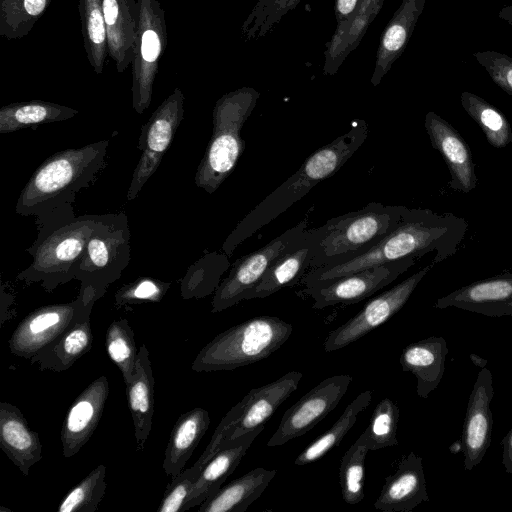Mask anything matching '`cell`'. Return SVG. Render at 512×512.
Masks as SVG:
<instances>
[{
  "mask_svg": "<svg viewBox=\"0 0 512 512\" xmlns=\"http://www.w3.org/2000/svg\"><path fill=\"white\" fill-rule=\"evenodd\" d=\"M467 230V221L453 213L403 206L398 224L377 244L343 263L308 269L300 284L312 287L391 261L420 259L432 252L435 265L456 254Z\"/></svg>",
  "mask_w": 512,
  "mask_h": 512,
  "instance_id": "obj_1",
  "label": "cell"
},
{
  "mask_svg": "<svg viewBox=\"0 0 512 512\" xmlns=\"http://www.w3.org/2000/svg\"><path fill=\"white\" fill-rule=\"evenodd\" d=\"M367 136V123L356 119L349 130L307 157L292 176L236 225L222 246L224 253L231 256L239 244L276 219L319 182L333 176L365 142Z\"/></svg>",
  "mask_w": 512,
  "mask_h": 512,
  "instance_id": "obj_2",
  "label": "cell"
},
{
  "mask_svg": "<svg viewBox=\"0 0 512 512\" xmlns=\"http://www.w3.org/2000/svg\"><path fill=\"white\" fill-rule=\"evenodd\" d=\"M109 140L54 153L42 162L23 187L15 211L40 216L73 205L76 195L93 185L106 166Z\"/></svg>",
  "mask_w": 512,
  "mask_h": 512,
  "instance_id": "obj_3",
  "label": "cell"
},
{
  "mask_svg": "<svg viewBox=\"0 0 512 512\" xmlns=\"http://www.w3.org/2000/svg\"><path fill=\"white\" fill-rule=\"evenodd\" d=\"M100 219L101 214H85L38 227L35 241L26 249L32 262L16 279L40 283L47 292L73 280L74 269Z\"/></svg>",
  "mask_w": 512,
  "mask_h": 512,
  "instance_id": "obj_4",
  "label": "cell"
},
{
  "mask_svg": "<svg viewBox=\"0 0 512 512\" xmlns=\"http://www.w3.org/2000/svg\"><path fill=\"white\" fill-rule=\"evenodd\" d=\"M259 97L254 88L242 87L216 101L212 135L195 175L198 188L212 194L233 172L245 149L241 130Z\"/></svg>",
  "mask_w": 512,
  "mask_h": 512,
  "instance_id": "obj_5",
  "label": "cell"
},
{
  "mask_svg": "<svg viewBox=\"0 0 512 512\" xmlns=\"http://www.w3.org/2000/svg\"><path fill=\"white\" fill-rule=\"evenodd\" d=\"M402 208L370 202L315 228L318 240L309 269L334 266L369 250L398 224Z\"/></svg>",
  "mask_w": 512,
  "mask_h": 512,
  "instance_id": "obj_6",
  "label": "cell"
},
{
  "mask_svg": "<svg viewBox=\"0 0 512 512\" xmlns=\"http://www.w3.org/2000/svg\"><path fill=\"white\" fill-rule=\"evenodd\" d=\"M291 324L275 316H258L216 335L195 357V372L234 370L261 361L290 337Z\"/></svg>",
  "mask_w": 512,
  "mask_h": 512,
  "instance_id": "obj_7",
  "label": "cell"
},
{
  "mask_svg": "<svg viewBox=\"0 0 512 512\" xmlns=\"http://www.w3.org/2000/svg\"><path fill=\"white\" fill-rule=\"evenodd\" d=\"M130 228L124 212L101 214L73 272L80 290L94 292L99 300L130 262Z\"/></svg>",
  "mask_w": 512,
  "mask_h": 512,
  "instance_id": "obj_8",
  "label": "cell"
},
{
  "mask_svg": "<svg viewBox=\"0 0 512 512\" xmlns=\"http://www.w3.org/2000/svg\"><path fill=\"white\" fill-rule=\"evenodd\" d=\"M303 374L291 371L273 382L251 389L221 419L204 452L192 466L198 473L220 449L265 424L298 388Z\"/></svg>",
  "mask_w": 512,
  "mask_h": 512,
  "instance_id": "obj_9",
  "label": "cell"
},
{
  "mask_svg": "<svg viewBox=\"0 0 512 512\" xmlns=\"http://www.w3.org/2000/svg\"><path fill=\"white\" fill-rule=\"evenodd\" d=\"M96 301L93 292L80 290L71 302L45 305L33 310L12 332L8 340L10 352L30 360L76 323L90 318Z\"/></svg>",
  "mask_w": 512,
  "mask_h": 512,
  "instance_id": "obj_10",
  "label": "cell"
},
{
  "mask_svg": "<svg viewBox=\"0 0 512 512\" xmlns=\"http://www.w3.org/2000/svg\"><path fill=\"white\" fill-rule=\"evenodd\" d=\"M138 27L132 61V106L142 114L151 104L159 63L167 46V26L159 0H137Z\"/></svg>",
  "mask_w": 512,
  "mask_h": 512,
  "instance_id": "obj_11",
  "label": "cell"
},
{
  "mask_svg": "<svg viewBox=\"0 0 512 512\" xmlns=\"http://www.w3.org/2000/svg\"><path fill=\"white\" fill-rule=\"evenodd\" d=\"M306 229L307 221L303 220L261 248L237 259L214 291L211 312H221L244 300L245 294L258 284L270 265L299 244Z\"/></svg>",
  "mask_w": 512,
  "mask_h": 512,
  "instance_id": "obj_12",
  "label": "cell"
},
{
  "mask_svg": "<svg viewBox=\"0 0 512 512\" xmlns=\"http://www.w3.org/2000/svg\"><path fill=\"white\" fill-rule=\"evenodd\" d=\"M184 102L182 90L175 88L142 125L137 144L142 153L133 171L127 200L135 199L158 169L184 118Z\"/></svg>",
  "mask_w": 512,
  "mask_h": 512,
  "instance_id": "obj_13",
  "label": "cell"
},
{
  "mask_svg": "<svg viewBox=\"0 0 512 512\" xmlns=\"http://www.w3.org/2000/svg\"><path fill=\"white\" fill-rule=\"evenodd\" d=\"M417 260L409 257L369 267L312 287H305L297 294L310 297L314 309H324L337 304H354L392 283Z\"/></svg>",
  "mask_w": 512,
  "mask_h": 512,
  "instance_id": "obj_14",
  "label": "cell"
},
{
  "mask_svg": "<svg viewBox=\"0 0 512 512\" xmlns=\"http://www.w3.org/2000/svg\"><path fill=\"white\" fill-rule=\"evenodd\" d=\"M433 266V263L425 266L368 301L355 316L329 332L323 343L324 351L333 352L342 349L387 322L406 304L420 281Z\"/></svg>",
  "mask_w": 512,
  "mask_h": 512,
  "instance_id": "obj_15",
  "label": "cell"
},
{
  "mask_svg": "<svg viewBox=\"0 0 512 512\" xmlns=\"http://www.w3.org/2000/svg\"><path fill=\"white\" fill-rule=\"evenodd\" d=\"M352 380L347 374L322 380L284 412L267 446L283 445L313 429L338 405Z\"/></svg>",
  "mask_w": 512,
  "mask_h": 512,
  "instance_id": "obj_16",
  "label": "cell"
},
{
  "mask_svg": "<svg viewBox=\"0 0 512 512\" xmlns=\"http://www.w3.org/2000/svg\"><path fill=\"white\" fill-rule=\"evenodd\" d=\"M493 396L492 374L484 367L479 371L469 395L463 423L461 442L466 471L480 464L490 447L493 424L490 403Z\"/></svg>",
  "mask_w": 512,
  "mask_h": 512,
  "instance_id": "obj_17",
  "label": "cell"
},
{
  "mask_svg": "<svg viewBox=\"0 0 512 512\" xmlns=\"http://www.w3.org/2000/svg\"><path fill=\"white\" fill-rule=\"evenodd\" d=\"M108 394V379L102 375L91 382L71 404L60 434L64 457L74 456L90 440L102 417Z\"/></svg>",
  "mask_w": 512,
  "mask_h": 512,
  "instance_id": "obj_18",
  "label": "cell"
},
{
  "mask_svg": "<svg viewBox=\"0 0 512 512\" xmlns=\"http://www.w3.org/2000/svg\"><path fill=\"white\" fill-rule=\"evenodd\" d=\"M424 127L433 148L439 151L450 171L449 187L463 193L473 190L477 184L475 164L465 139L433 111L425 115Z\"/></svg>",
  "mask_w": 512,
  "mask_h": 512,
  "instance_id": "obj_19",
  "label": "cell"
},
{
  "mask_svg": "<svg viewBox=\"0 0 512 512\" xmlns=\"http://www.w3.org/2000/svg\"><path fill=\"white\" fill-rule=\"evenodd\" d=\"M455 307L489 317L512 316V273L463 286L436 300L434 308Z\"/></svg>",
  "mask_w": 512,
  "mask_h": 512,
  "instance_id": "obj_20",
  "label": "cell"
},
{
  "mask_svg": "<svg viewBox=\"0 0 512 512\" xmlns=\"http://www.w3.org/2000/svg\"><path fill=\"white\" fill-rule=\"evenodd\" d=\"M428 500L422 457L411 451L385 478L374 507L385 512H409Z\"/></svg>",
  "mask_w": 512,
  "mask_h": 512,
  "instance_id": "obj_21",
  "label": "cell"
},
{
  "mask_svg": "<svg viewBox=\"0 0 512 512\" xmlns=\"http://www.w3.org/2000/svg\"><path fill=\"white\" fill-rule=\"evenodd\" d=\"M317 240L315 228H307L299 244L270 265L258 284L245 294L244 300L265 298L282 288L300 284L303 275L310 268Z\"/></svg>",
  "mask_w": 512,
  "mask_h": 512,
  "instance_id": "obj_22",
  "label": "cell"
},
{
  "mask_svg": "<svg viewBox=\"0 0 512 512\" xmlns=\"http://www.w3.org/2000/svg\"><path fill=\"white\" fill-rule=\"evenodd\" d=\"M0 446L24 476L42 458V444L20 409L8 402L0 403Z\"/></svg>",
  "mask_w": 512,
  "mask_h": 512,
  "instance_id": "obj_23",
  "label": "cell"
},
{
  "mask_svg": "<svg viewBox=\"0 0 512 512\" xmlns=\"http://www.w3.org/2000/svg\"><path fill=\"white\" fill-rule=\"evenodd\" d=\"M426 0H402L399 8L386 25L376 53L371 84L376 87L402 55L424 10Z\"/></svg>",
  "mask_w": 512,
  "mask_h": 512,
  "instance_id": "obj_24",
  "label": "cell"
},
{
  "mask_svg": "<svg viewBox=\"0 0 512 512\" xmlns=\"http://www.w3.org/2000/svg\"><path fill=\"white\" fill-rule=\"evenodd\" d=\"M264 425L218 450L200 471L185 504V511L200 505L214 494L235 471Z\"/></svg>",
  "mask_w": 512,
  "mask_h": 512,
  "instance_id": "obj_25",
  "label": "cell"
},
{
  "mask_svg": "<svg viewBox=\"0 0 512 512\" xmlns=\"http://www.w3.org/2000/svg\"><path fill=\"white\" fill-rule=\"evenodd\" d=\"M448 355L446 340L430 336L407 345L400 356L402 370L412 373L416 380V393L426 399L440 384Z\"/></svg>",
  "mask_w": 512,
  "mask_h": 512,
  "instance_id": "obj_26",
  "label": "cell"
},
{
  "mask_svg": "<svg viewBox=\"0 0 512 512\" xmlns=\"http://www.w3.org/2000/svg\"><path fill=\"white\" fill-rule=\"evenodd\" d=\"M383 3L384 0H359L353 13L337 24L324 51L325 75L333 76L338 72L347 56L358 47Z\"/></svg>",
  "mask_w": 512,
  "mask_h": 512,
  "instance_id": "obj_27",
  "label": "cell"
},
{
  "mask_svg": "<svg viewBox=\"0 0 512 512\" xmlns=\"http://www.w3.org/2000/svg\"><path fill=\"white\" fill-rule=\"evenodd\" d=\"M107 29L108 54L119 73L124 72L134 57L138 27L137 0H102Z\"/></svg>",
  "mask_w": 512,
  "mask_h": 512,
  "instance_id": "obj_28",
  "label": "cell"
},
{
  "mask_svg": "<svg viewBox=\"0 0 512 512\" xmlns=\"http://www.w3.org/2000/svg\"><path fill=\"white\" fill-rule=\"evenodd\" d=\"M154 387L155 379L149 351L147 346L142 344L137 355L136 375L132 382L126 385V395L134 425L137 452L144 451L145 443L152 429Z\"/></svg>",
  "mask_w": 512,
  "mask_h": 512,
  "instance_id": "obj_29",
  "label": "cell"
},
{
  "mask_svg": "<svg viewBox=\"0 0 512 512\" xmlns=\"http://www.w3.org/2000/svg\"><path fill=\"white\" fill-rule=\"evenodd\" d=\"M210 425L207 410L197 407L179 416L164 453L163 469L171 478L178 475L192 456Z\"/></svg>",
  "mask_w": 512,
  "mask_h": 512,
  "instance_id": "obj_30",
  "label": "cell"
},
{
  "mask_svg": "<svg viewBox=\"0 0 512 512\" xmlns=\"http://www.w3.org/2000/svg\"><path fill=\"white\" fill-rule=\"evenodd\" d=\"M276 470L255 468L221 486L199 505V512H245L275 477Z\"/></svg>",
  "mask_w": 512,
  "mask_h": 512,
  "instance_id": "obj_31",
  "label": "cell"
},
{
  "mask_svg": "<svg viewBox=\"0 0 512 512\" xmlns=\"http://www.w3.org/2000/svg\"><path fill=\"white\" fill-rule=\"evenodd\" d=\"M93 334L90 318L76 323L56 340L42 348L30 362L41 371L62 372L91 350Z\"/></svg>",
  "mask_w": 512,
  "mask_h": 512,
  "instance_id": "obj_32",
  "label": "cell"
},
{
  "mask_svg": "<svg viewBox=\"0 0 512 512\" xmlns=\"http://www.w3.org/2000/svg\"><path fill=\"white\" fill-rule=\"evenodd\" d=\"M78 113L79 111L74 108L43 100L11 103L0 109V133L65 121Z\"/></svg>",
  "mask_w": 512,
  "mask_h": 512,
  "instance_id": "obj_33",
  "label": "cell"
},
{
  "mask_svg": "<svg viewBox=\"0 0 512 512\" xmlns=\"http://www.w3.org/2000/svg\"><path fill=\"white\" fill-rule=\"evenodd\" d=\"M81 33L87 60L96 74L104 70L108 38L102 0H79Z\"/></svg>",
  "mask_w": 512,
  "mask_h": 512,
  "instance_id": "obj_34",
  "label": "cell"
},
{
  "mask_svg": "<svg viewBox=\"0 0 512 512\" xmlns=\"http://www.w3.org/2000/svg\"><path fill=\"white\" fill-rule=\"evenodd\" d=\"M372 401V391L361 392L345 408L333 426L309 444L295 459L297 466L310 464L322 458L330 450L339 445L344 436L356 423L360 412L365 410Z\"/></svg>",
  "mask_w": 512,
  "mask_h": 512,
  "instance_id": "obj_35",
  "label": "cell"
},
{
  "mask_svg": "<svg viewBox=\"0 0 512 512\" xmlns=\"http://www.w3.org/2000/svg\"><path fill=\"white\" fill-rule=\"evenodd\" d=\"M460 100L464 110L478 124L492 147L505 148L512 142L511 126L500 110L468 91L461 93Z\"/></svg>",
  "mask_w": 512,
  "mask_h": 512,
  "instance_id": "obj_36",
  "label": "cell"
},
{
  "mask_svg": "<svg viewBox=\"0 0 512 512\" xmlns=\"http://www.w3.org/2000/svg\"><path fill=\"white\" fill-rule=\"evenodd\" d=\"M51 0H0V36L20 40L43 16Z\"/></svg>",
  "mask_w": 512,
  "mask_h": 512,
  "instance_id": "obj_37",
  "label": "cell"
},
{
  "mask_svg": "<svg viewBox=\"0 0 512 512\" xmlns=\"http://www.w3.org/2000/svg\"><path fill=\"white\" fill-rule=\"evenodd\" d=\"M105 348L110 360L117 366L125 385L136 375L137 349L134 332L127 319L110 323L105 334Z\"/></svg>",
  "mask_w": 512,
  "mask_h": 512,
  "instance_id": "obj_38",
  "label": "cell"
},
{
  "mask_svg": "<svg viewBox=\"0 0 512 512\" xmlns=\"http://www.w3.org/2000/svg\"><path fill=\"white\" fill-rule=\"evenodd\" d=\"M399 407L390 398H384L374 408L369 424L355 441L369 450H379L398 445L397 427Z\"/></svg>",
  "mask_w": 512,
  "mask_h": 512,
  "instance_id": "obj_39",
  "label": "cell"
},
{
  "mask_svg": "<svg viewBox=\"0 0 512 512\" xmlns=\"http://www.w3.org/2000/svg\"><path fill=\"white\" fill-rule=\"evenodd\" d=\"M301 0H258L244 20L240 32L245 41L260 39L270 33Z\"/></svg>",
  "mask_w": 512,
  "mask_h": 512,
  "instance_id": "obj_40",
  "label": "cell"
},
{
  "mask_svg": "<svg viewBox=\"0 0 512 512\" xmlns=\"http://www.w3.org/2000/svg\"><path fill=\"white\" fill-rule=\"evenodd\" d=\"M106 466L99 464L61 500L59 512H95L106 491Z\"/></svg>",
  "mask_w": 512,
  "mask_h": 512,
  "instance_id": "obj_41",
  "label": "cell"
},
{
  "mask_svg": "<svg viewBox=\"0 0 512 512\" xmlns=\"http://www.w3.org/2000/svg\"><path fill=\"white\" fill-rule=\"evenodd\" d=\"M369 449L354 443L342 456L339 484L346 504L355 505L364 498L365 458Z\"/></svg>",
  "mask_w": 512,
  "mask_h": 512,
  "instance_id": "obj_42",
  "label": "cell"
},
{
  "mask_svg": "<svg viewBox=\"0 0 512 512\" xmlns=\"http://www.w3.org/2000/svg\"><path fill=\"white\" fill-rule=\"evenodd\" d=\"M170 286V282L142 276L130 283L122 285L115 292L114 303L116 307H122L140 301L158 303L168 292Z\"/></svg>",
  "mask_w": 512,
  "mask_h": 512,
  "instance_id": "obj_43",
  "label": "cell"
},
{
  "mask_svg": "<svg viewBox=\"0 0 512 512\" xmlns=\"http://www.w3.org/2000/svg\"><path fill=\"white\" fill-rule=\"evenodd\" d=\"M198 473L191 466L171 478L161 498L157 512H183Z\"/></svg>",
  "mask_w": 512,
  "mask_h": 512,
  "instance_id": "obj_44",
  "label": "cell"
},
{
  "mask_svg": "<svg viewBox=\"0 0 512 512\" xmlns=\"http://www.w3.org/2000/svg\"><path fill=\"white\" fill-rule=\"evenodd\" d=\"M473 56L492 81L512 96V57L494 50L474 52Z\"/></svg>",
  "mask_w": 512,
  "mask_h": 512,
  "instance_id": "obj_45",
  "label": "cell"
},
{
  "mask_svg": "<svg viewBox=\"0 0 512 512\" xmlns=\"http://www.w3.org/2000/svg\"><path fill=\"white\" fill-rule=\"evenodd\" d=\"M359 0H335L334 12L337 24L349 17L355 10Z\"/></svg>",
  "mask_w": 512,
  "mask_h": 512,
  "instance_id": "obj_46",
  "label": "cell"
},
{
  "mask_svg": "<svg viewBox=\"0 0 512 512\" xmlns=\"http://www.w3.org/2000/svg\"><path fill=\"white\" fill-rule=\"evenodd\" d=\"M501 444L503 448L502 464L505 472L512 474V429L503 438Z\"/></svg>",
  "mask_w": 512,
  "mask_h": 512,
  "instance_id": "obj_47",
  "label": "cell"
},
{
  "mask_svg": "<svg viewBox=\"0 0 512 512\" xmlns=\"http://www.w3.org/2000/svg\"><path fill=\"white\" fill-rule=\"evenodd\" d=\"M498 17L512 25V5L503 6L498 12Z\"/></svg>",
  "mask_w": 512,
  "mask_h": 512,
  "instance_id": "obj_48",
  "label": "cell"
},
{
  "mask_svg": "<svg viewBox=\"0 0 512 512\" xmlns=\"http://www.w3.org/2000/svg\"><path fill=\"white\" fill-rule=\"evenodd\" d=\"M470 358L472 360V362L479 368H484L486 367L487 365V360L486 359H483V358H480L479 356H477L476 354H470Z\"/></svg>",
  "mask_w": 512,
  "mask_h": 512,
  "instance_id": "obj_49",
  "label": "cell"
}]
</instances>
